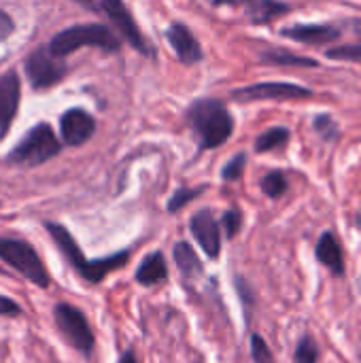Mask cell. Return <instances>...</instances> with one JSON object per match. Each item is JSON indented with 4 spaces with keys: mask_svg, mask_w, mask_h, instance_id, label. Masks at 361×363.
Segmentation results:
<instances>
[{
    "mask_svg": "<svg viewBox=\"0 0 361 363\" xmlns=\"http://www.w3.org/2000/svg\"><path fill=\"white\" fill-rule=\"evenodd\" d=\"M232 98L238 102H257V100H306L313 98V91L296 85V83H279V81H268V83H253L240 89L232 91Z\"/></svg>",
    "mask_w": 361,
    "mask_h": 363,
    "instance_id": "52a82bcc",
    "label": "cell"
},
{
    "mask_svg": "<svg viewBox=\"0 0 361 363\" xmlns=\"http://www.w3.org/2000/svg\"><path fill=\"white\" fill-rule=\"evenodd\" d=\"M0 262H4L38 289H47L51 285V274L45 268V262L40 259L38 251L26 240L0 236Z\"/></svg>",
    "mask_w": 361,
    "mask_h": 363,
    "instance_id": "3957f363",
    "label": "cell"
},
{
    "mask_svg": "<svg viewBox=\"0 0 361 363\" xmlns=\"http://www.w3.org/2000/svg\"><path fill=\"white\" fill-rule=\"evenodd\" d=\"M315 130L321 134V138H326V140H332V138H336L338 136V125H336V121L330 117V115H317V119H315Z\"/></svg>",
    "mask_w": 361,
    "mask_h": 363,
    "instance_id": "f1b7e54d",
    "label": "cell"
},
{
    "mask_svg": "<svg viewBox=\"0 0 361 363\" xmlns=\"http://www.w3.org/2000/svg\"><path fill=\"white\" fill-rule=\"evenodd\" d=\"M283 36L304 45H328L340 36V28L330 23H298L283 30Z\"/></svg>",
    "mask_w": 361,
    "mask_h": 363,
    "instance_id": "5bb4252c",
    "label": "cell"
},
{
    "mask_svg": "<svg viewBox=\"0 0 361 363\" xmlns=\"http://www.w3.org/2000/svg\"><path fill=\"white\" fill-rule=\"evenodd\" d=\"M19 77L15 70H6L0 74V140H4L19 106Z\"/></svg>",
    "mask_w": 361,
    "mask_h": 363,
    "instance_id": "7c38bea8",
    "label": "cell"
},
{
    "mask_svg": "<svg viewBox=\"0 0 361 363\" xmlns=\"http://www.w3.org/2000/svg\"><path fill=\"white\" fill-rule=\"evenodd\" d=\"M202 191H204V187H196V189L181 187V189H177V191H174V196L168 200V213H177V211H181L185 204H189L191 200H196Z\"/></svg>",
    "mask_w": 361,
    "mask_h": 363,
    "instance_id": "603a6c76",
    "label": "cell"
},
{
    "mask_svg": "<svg viewBox=\"0 0 361 363\" xmlns=\"http://www.w3.org/2000/svg\"><path fill=\"white\" fill-rule=\"evenodd\" d=\"M117 363H138V362H136V355H134V351H126V353L119 357V362Z\"/></svg>",
    "mask_w": 361,
    "mask_h": 363,
    "instance_id": "1f68e13d",
    "label": "cell"
},
{
    "mask_svg": "<svg viewBox=\"0 0 361 363\" xmlns=\"http://www.w3.org/2000/svg\"><path fill=\"white\" fill-rule=\"evenodd\" d=\"M166 277H168V268H166V259H164V255L160 251L149 253L140 262V266H138V270L134 274L136 283L143 285V287H151V285L164 281Z\"/></svg>",
    "mask_w": 361,
    "mask_h": 363,
    "instance_id": "e0dca14e",
    "label": "cell"
},
{
    "mask_svg": "<svg viewBox=\"0 0 361 363\" xmlns=\"http://www.w3.org/2000/svg\"><path fill=\"white\" fill-rule=\"evenodd\" d=\"M189 230H191L196 242L202 247V251L211 259H217L221 253V230H219V223L215 221L213 213L198 211L189 221Z\"/></svg>",
    "mask_w": 361,
    "mask_h": 363,
    "instance_id": "8fae6325",
    "label": "cell"
},
{
    "mask_svg": "<svg viewBox=\"0 0 361 363\" xmlns=\"http://www.w3.org/2000/svg\"><path fill=\"white\" fill-rule=\"evenodd\" d=\"M319 362V347L311 334L302 336V340L296 347L294 353V363H317Z\"/></svg>",
    "mask_w": 361,
    "mask_h": 363,
    "instance_id": "7402d4cb",
    "label": "cell"
},
{
    "mask_svg": "<svg viewBox=\"0 0 361 363\" xmlns=\"http://www.w3.org/2000/svg\"><path fill=\"white\" fill-rule=\"evenodd\" d=\"M102 11L109 15V19L113 21V26L119 30V34L143 55H151V47L147 45V40L143 38L132 13L128 11V6L123 4V0H100Z\"/></svg>",
    "mask_w": 361,
    "mask_h": 363,
    "instance_id": "9c48e42d",
    "label": "cell"
},
{
    "mask_svg": "<svg viewBox=\"0 0 361 363\" xmlns=\"http://www.w3.org/2000/svg\"><path fill=\"white\" fill-rule=\"evenodd\" d=\"M45 230L49 232L51 240L55 242L57 251L64 255V259L70 264V268L85 281V283H91V285H98L104 281V277H109L111 272L123 268L130 259V251H119L115 255H109V257H102V259H87L79 247V242L74 240V236L62 225V223H55V221H47L45 223Z\"/></svg>",
    "mask_w": 361,
    "mask_h": 363,
    "instance_id": "6da1fadb",
    "label": "cell"
},
{
    "mask_svg": "<svg viewBox=\"0 0 361 363\" xmlns=\"http://www.w3.org/2000/svg\"><path fill=\"white\" fill-rule=\"evenodd\" d=\"M13 30H15L13 19L9 17V13H4V11L0 9V43H2V40H6V38L13 34Z\"/></svg>",
    "mask_w": 361,
    "mask_h": 363,
    "instance_id": "4dcf8cb0",
    "label": "cell"
},
{
    "mask_svg": "<svg viewBox=\"0 0 361 363\" xmlns=\"http://www.w3.org/2000/svg\"><path fill=\"white\" fill-rule=\"evenodd\" d=\"M211 4H215V6H223V4H238V0H211Z\"/></svg>",
    "mask_w": 361,
    "mask_h": 363,
    "instance_id": "e575fe53",
    "label": "cell"
},
{
    "mask_svg": "<svg viewBox=\"0 0 361 363\" xmlns=\"http://www.w3.org/2000/svg\"><path fill=\"white\" fill-rule=\"evenodd\" d=\"M287 177L281 170H272L262 179V191L268 198H281L287 191Z\"/></svg>",
    "mask_w": 361,
    "mask_h": 363,
    "instance_id": "44dd1931",
    "label": "cell"
},
{
    "mask_svg": "<svg viewBox=\"0 0 361 363\" xmlns=\"http://www.w3.org/2000/svg\"><path fill=\"white\" fill-rule=\"evenodd\" d=\"M187 119L194 132L198 134L200 149H215L223 145L234 130V121L228 106L215 98L196 100L187 111Z\"/></svg>",
    "mask_w": 361,
    "mask_h": 363,
    "instance_id": "7a4b0ae2",
    "label": "cell"
},
{
    "mask_svg": "<svg viewBox=\"0 0 361 363\" xmlns=\"http://www.w3.org/2000/svg\"><path fill=\"white\" fill-rule=\"evenodd\" d=\"M351 28L355 30V34H357V36L361 38V17H357V19H353V21H351Z\"/></svg>",
    "mask_w": 361,
    "mask_h": 363,
    "instance_id": "836d02e7",
    "label": "cell"
},
{
    "mask_svg": "<svg viewBox=\"0 0 361 363\" xmlns=\"http://www.w3.org/2000/svg\"><path fill=\"white\" fill-rule=\"evenodd\" d=\"M221 225H223V234H226V238H234L238 232H240V225H243V213L238 211V208H230V211H226L223 213V217H221Z\"/></svg>",
    "mask_w": 361,
    "mask_h": 363,
    "instance_id": "d4e9b609",
    "label": "cell"
},
{
    "mask_svg": "<svg viewBox=\"0 0 361 363\" xmlns=\"http://www.w3.org/2000/svg\"><path fill=\"white\" fill-rule=\"evenodd\" d=\"M26 74H28L34 89L51 87L57 81H62V77L66 74V64L62 62V57L51 53L49 47L47 49H36L26 60Z\"/></svg>",
    "mask_w": 361,
    "mask_h": 363,
    "instance_id": "ba28073f",
    "label": "cell"
},
{
    "mask_svg": "<svg viewBox=\"0 0 361 363\" xmlns=\"http://www.w3.org/2000/svg\"><path fill=\"white\" fill-rule=\"evenodd\" d=\"M245 164H247V155H245V153H236V155L223 166L221 177H223L226 181H238L240 174H243V170H245Z\"/></svg>",
    "mask_w": 361,
    "mask_h": 363,
    "instance_id": "83f0119b",
    "label": "cell"
},
{
    "mask_svg": "<svg viewBox=\"0 0 361 363\" xmlns=\"http://www.w3.org/2000/svg\"><path fill=\"white\" fill-rule=\"evenodd\" d=\"M251 357L255 363H274V357H272L266 340L260 334L251 336Z\"/></svg>",
    "mask_w": 361,
    "mask_h": 363,
    "instance_id": "4316f807",
    "label": "cell"
},
{
    "mask_svg": "<svg viewBox=\"0 0 361 363\" xmlns=\"http://www.w3.org/2000/svg\"><path fill=\"white\" fill-rule=\"evenodd\" d=\"M74 2H79L81 6H85L89 11H98V2L96 0H74Z\"/></svg>",
    "mask_w": 361,
    "mask_h": 363,
    "instance_id": "d6a6232c",
    "label": "cell"
},
{
    "mask_svg": "<svg viewBox=\"0 0 361 363\" xmlns=\"http://www.w3.org/2000/svg\"><path fill=\"white\" fill-rule=\"evenodd\" d=\"M260 62L272 64V66H304V68H317L319 66L317 60L291 53L287 49H266V51H262Z\"/></svg>",
    "mask_w": 361,
    "mask_h": 363,
    "instance_id": "d6986e66",
    "label": "cell"
},
{
    "mask_svg": "<svg viewBox=\"0 0 361 363\" xmlns=\"http://www.w3.org/2000/svg\"><path fill=\"white\" fill-rule=\"evenodd\" d=\"M289 136H291V134H289L287 128H270V130H266L264 134L257 136V140H255V151H257V153H266V151L279 149V147L287 145Z\"/></svg>",
    "mask_w": 361,
    "mask_h": 363,
    "instance_id": "ffe728a7",
    "label": "cell"
},
{
    "mask_svg": "<svg viewBox=\"0 0 361 363\" xmlns=\"http://www.w3.org/2000/svg\"><path fill=\"white\" fill-rule=\"evenodd\" d=\"M172 255H174V264H177L181 277H183L187 283H189V281H196V279L202 274V262H200L198 253L194 251V247H191L189 242H185V240L177 242Z\"/></svg>",
    "mask_w": 361,
    "mask_h": 363,
    "instance_id": "ac0fdd59",
    "label": "cell"
},
{
    "mask_svg": "<svg viewBox=\"0 0 361 363\" xmlns=\"http://www.w3.org/2000/svg\"><path fill=\"white\" fill-rule=\"evenodd\" d=\"M315 255H317V262L321 266H326L334 277H345V255H343V249L332 232L321 234Z\"/></svg>",
    "mask_w": 361,
    "mask_h": 363,
    "instance_id": "9a60e30c",
    "label": "cell"
},
{
    "mask_svg": "<svg viewBox=\"0 0 361 363\" xmlns=\"http://www.w3.org/2000/svg\"><path fill=\"white\" fill-rule=\"evenodd\" d=\"M166 36H168V43L174 49V53H177L181 64L191 66V64H198L202 60V47H200L198 38L191 34V30L187 26L172 23L168 28Z\"/></svg>",
    "mask_w": 361,
    "mask_h": 363,
    "instance_id": "4fadbf2b",
    "label": "cell"
},
{
    "mask_svg": "<svg viewBox=\"0 0 361 363\" xmlns=\"http://www.w3.org/2000/svg\"><path fill=\"white\" fill-rule=\"evenodd\" d=\"M238 4L245 9V15L251 23L264 26L274 21L277 17L289 13V4L281 0H238Z\"/></svg>",
    "mask_w": 361,
    "mask_h": 363,
    "instance_id": "2e32d148",
    "label": "cell"
},
{
    "mask_svg": "<svg viewBox=\"0 0 361 363\" xmlns=\"http://www.w3.org/2000/svg\"><path fill=\"white\" fill-rule=\"evenodd\" d=\"M330 60H345V62H361V43H349L340 47H332L326 51Z\"/></svg>",
    "mask_w": 361,
    "mask_h": 363,
    "instance_id": "cb8c5ba5",
    "label": "cell"
},
{
    "mask_svg": "<svg viewBox=\"0 0 361 363\" xmlns=\"http://www.w3.org/2000/svg\"><path fill=\"white\" fill-rule=\"evenodd\" d=\"M234 285H236V291H238L240 302H243V306H245V319L249 321V319H251V308H253L255 291L251 289V285H249L243 277H236V279H234Z\"/></svg>",
    "mask_w": 361,
    "mask_h": 363,
    "instance_id": "484cf974",
    "label": "cell"
},
{
    "mask_svg": "<svg viewBox=\"0 0 361 363\" xmlns=\"http://www.w3.org/2000/svg\"><path fill=\"white\" fill-rule=\"evenodd\" d=\"M0 274H4V270H2V268H0Z\"/></svg>",
    "mask_w": 361,
    "mask_h": 363,
    "instance_id": "d590c367",
    "label": "cell"
},
{
    "mask_svg": "<svg viewBox=\"0 0 361 363\" xmlns=\"http://www.w3.org/2000/svg\"><path fill=\"white\" fill-rule=\"evenodd\" d=\"M53 321H55L60 336L77 353H81L83 357H91V353L96 349V336H94L83 311H79L77 306H72L68 302H57L53 306Z\"/></svg>",
    "mask_w": 361,
    "mask_h": 363,
    "instance_id": "8992f818",
    "label": "cell"
},
{
    "mask_svg": "<svg viewBox=\"0 0 361 363\" xmlns=\"http://www.w3.org/2000/svg\"><path fill=\"white\" fill-rule=\"evenodd\" d=\"M23 315V308L21 304H17L13 298H6V296H0V317H6V319H17Z\"/></svg>",
    "mask_w": 361,
    "mask_h": 363,
    "instance_id": "f546056e",
    "label": "cell"
},
{
    "mask_svg": "<svg viewBox=\"0 0 361 363\" xmlns=\"http://www.w3.org/2000/svg\"><path fill=\"white\" fill-rule=\"evenodd\" d=\"M60 132H62V140L68 147H79L94 136L96 121L83 108H70L60 117Z\"/></svg>",
    "mask_w": 361,
    "mask_h": 363,
    "instance_id": "30bf717a",
    "label": "cell"
},
{
    "mask_svg": "<svg viewBox=\"0 0 361 363\" xmlns=\"http://www.w3.org/2000/svg\"><path fill=\"white\" fill-rule=\"evenodd\" d=\"M62 145L57 136L53 134L49 123H38L34 125L21 140L19 145L9 153V162L15 166H40L55 157L60 153Z\"/></svg>",
    "mask_w": 361,
    "mask_h": 363,
    "instance_id": "5b68a950",
    "label": "cell"
},
{
    "mask_svg": "<svg viewBox=\"0 0 361 363\" xmlns=\"http://www.w3.org/2000/svg\"><path fill=\"white\" fill-rule=\"evenodd\" d=\"M85 45L100 47L104 51H117L119 38L102 23H79V26L66 28L60 34H55L49 43V49L57 57H64Z\"/></svg>",
    "mask_w": 361,
    "mask_h": 363,
    "instance_id": "277c9868",
    "label": "cell"
}]
</instances>
